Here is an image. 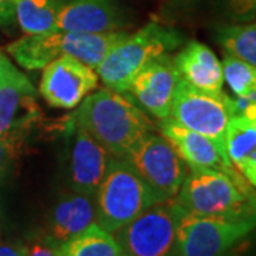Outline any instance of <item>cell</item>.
Wrapping results in <instances>:
<instances>
[{"mask_svg":"<svg viewBox=\"0 0 256 256\" xmlns=\"http://www.w3.org/2000/svg\"><path fill=\"white\" fill-rule=\"evenodd\" d=\"M234 116V98L224 92H204L182 78L176 84L170 117L180 126L212 140L224 152H226V128Z\"/></svg>","mask_w":256,"mask_h":256,"instance_id":"cell-6","label":"cell"},{"mask_svg":"<svg viewBox=\"0 0 256 256\" xmlns=\"http://www.w3.org/2000/svg\"><path fill=\"white\" fill-rule=\"evenodd\" d=\"M13 160H14V156H12L8 146L0 140V186H2V184H3L6 175H8L9 165Z\"/></svg>","mask_w":256,"mask_h":256,"instance_id":"cell-25","label":"cell"},{"mask_svg":"<svg viewBox=\"0 0 256 256\" xmlns=\"http://www.w3.org/2000/svg\"><path fill=\"white\" fill-rule=\"evenodd\" d=\"M235 102V116H242L254 127H256V92L245 97H238Z\"/></svg>","mask_w":256,"mask_h":256,"instance_id":"cell-23","label":"cell"},{"mask_svg":"<svg viewBox=\"0 0 256 256\" xmlns=\"http://www.w3.org/2000/svg\"><path fill=\"white\" fill-rule=\"evenodd\" d=\"M127 33H78V32H53L40 34V44L47 63L60 56H72L96 70L101 60Z\"/></svg>","mask_w":256,"mask_h":256,"instance_id":"cell-13","label":"cell"},{"mask_svg":"<svg viewBox=\"0 0 256 256\" xmlns=\"http://www.w3.org/2000/svg\"><path fill=\"white\" fill-rule=\"evenodd\" d=\"M230 9L239 16H245L256 9V0H228Z\"/></svg>","mask_w":256,"mask_h":256,"instance_id":"cell-26","label":"cell"},{"mask_svg":"<svg viewBox=\"0 0 256 256\" xmlns=\"http://www.w3.org/2000/svg\"><path fill=\"white\" fill-rule=\"evenodd\" d=\"M126 161L162 201L174 200L190 171L172 144L154 131L138 141Z\"/></svg>","mask_w":256,"mask_h":256,"instance_id":"cell-8","label":"cell"},{"mask_svg":"<svg viewBox=\"0 0 256 256\" xmlns=\"http://www.w3.org/2000/svg\"><path fill=\"white\" fill-rule=\"evenodd\" d=\"M0 256H26L24 245H0Z\"/></svg>","mask_w":256,"mask_h":256,"instance_id":"cell-27","label":"cell"},{"mask_svg":"<svg viewBox=\"0 0 256 256\" xmlns=\"http://www.w3.org/2000/svg\"><path fill=\"white\" fill-rule=\"evenodd\" d=\"M96 200V222L116 234L140 214L162 200L126 160L111 156Z\"/></svg>","mask_w":256,"mask_h":256,"instance_id":"cell-4","label":"cell"},{"mask_svg":"<svg viewBox=\"0 0 256 256\" xmlns=\"http://www.w3.org/2000/svg\"><path fill=\"white\" fill-rule=\"evenodd\" d=\"M8 3H12V0H0V8H3V6L8 4Z\"/></svg>","mask_w":256,"mask_h":256,"instance_id":"cell-29","label":"cell"},{"mask_svg":"<svg viewBox=\"0 0 256 256\" xmlns=\"http://www.w3.org/2000/svg\"><path fill=\"white\" fill-rule=\"evenodd\" d=\"M181 206L175 200L158 202L118 229L114 238L126 256H178L176 225Z\"/></svg>","mask_w":256,"mask_h":256,"instance_id":"cell-7","label":"cell"},{"mask_svg":"<svg viewBox=\"0 0 256 256\" xmlns=\"http://www.w3.org/2000/svg\"><path fill=\"white\" fill-rule=\"evenodd\" d=\"M172 60L181 78L188 84L204 92H222V63L206 44L192 40Z\"/></svg>","mask_w":256,"mask_h":256,"instance_id":"cell-17","label":"cell"},{"mask_svg":"<svg viewBox=\"0 0 256 256\" xmlns=\"http://www.w3.org/2000/svg\"><path fill=\"white\" fill-rule=\"evenodd\" d=\"M194 215L249 218L256 216V188L235 172L190 168L174 198Z\"/></svg>","mask_w":256,"mask_h":256,"instance_id":"cell-2","label":"cell"},{"mask_svg":"<svg viewBox=\"0 0 256 256\" xmlns=\"http://www.w3.org/2000/svg\"><path fill=\"white\" fill-rule=\"evenodd\" d=\"M184 37L175 28L148 23L134 34L126 36L111 48L96 67V73L107 88L128 92L138 72L160 56L168 54L182 44Z\"/></svg>","mask_w":256,"mask_h":256,"instance_id":"cell-3","label":"cell"},{"mask_svg":"<svg viewBox=\"0 0 256 256\" xmlns=\"http://www.w3.org/2000/svg\"><path fill=\"white\" fill-rule=\"evenodd\" d=\"M68 0H12L18 26L26 34L56 32V22Z\"/></svg>","mask_w":256,"mask_h":256,"instance_id":"cell-19","label":"cell"},{"mask_svg":"<svg viewBox=\"0 0 256 256\" xmlns=\"http://www.w3.org/2000/svg\"><path fill=\"white\" fill-rule=\"evenodd\" d=\"M37 90L18 68L0 82V140L18 158L43 117L37 106Z\"/></svg>","mask_w":256,"mask_h":256,"instance_id":"cell-9","label":"cell"},{"mask_svg":"<svg viewBox=\"0 0 256 256\" xmlns=\"http://www.w3.org/2000/svg\"><path fill=\"white\" fill-rule=\"evenodd\" d=\"M72 120L118 160H126L138 141L154 130L144 111L111 88L88 94Z\"/></svg>","mask_w":256,"mask_h":256,"instance_id":"cell-1","label":"cell"},{"mask_svg":"<svg viewBox=\"0 0 256 256\" xmlns=\"http://www.w3.org/2000/svg\"><path fill=\"white\" fill-rule=\"evenodd\" d=\"M73 141L70 148L72 191L96 196L110 164V152L84 128L72 120Z\"/></svg>","mask_w":256,"mask_h":256,"instance_id":"cell-12","label":"cell"},{"mask_svg":"<svg viewBox=\"0 0 256 256\" xmlns=\"http://www.w3.org/2000/svg\"><path fill=\"white\" fill-rule=\"evenodd\" d=\"M181 76L175 67L172 56L164 54L144 66L130 84L128 92L142 108L158 120L170 117L176 84Z\"/></svg>","mask_w":256,"mask_h":256,"instance_id":"cell-11","label":"cell"},{"mask_svg":"<svg viewBox=\"0 0 256 256\" xmlns=\"http://www.w3.org/2000/svg\"><path fill=\"white\" fill-rule=\"evenodd\" d=\"M122 256H126V255H122Z\"/></svg>","mask_w":256,"mask_h":256,"instance_id":"cell-30","label":"cell"},{"mask_svg":"<svg viewBox=\"0 0 256 256\" xmlns=\"http://www.w3.org/2000/svg\"><path fill=\"white\" fill-rule=\"evenodd\" d=\"M98 86L96 70L72 56H60L43 68L40 94L56 108L73 110Z\"/></svg>","mask_w":256,"mask_h":256,"instance_id":"cell-10","label":"cell"},{"mask_svg":"<svg viewBox=\"0 0 256 256\" xmlns=\"http://www.w3.org/2000/svg\"><path fill=\"white\" fill-rule=\"evenodd\" d=\"M26 256H60L57 252V248L48 245L47 242H33L30 245H24Z\"/></svg>","mask_w":256,"mask_h":256,"instance_id":"cell-24","label":"cell"},{"mask_svg":"<svg viewBox=\"0 0 256 256\" xmlns=\"http://www.w3.org/2000/svg\"><path fill=\"white\" fill-rule=\"evenodd\" d=\"M14 70H16V67L12 64V62H10L6 56L0 52V82H3L6 77H9L10 74L13 73Z\"/></svg>","mask_w":256,"mask_h":256,"instance_id":"cell-28","label":"cell"},{"mask_svg":"<svg viewBox=\"0 0 256 256\" xmlns=\"http://www.w3.org/2000/svg\"><path fill=\"white\" fill-rule=\"evenodd\" d=\"M121 14L116 0H68L56 22V32H118Z\"/></svg>","mask_w":256,"mask_h":256,"instance_id":"cell-16","label":"cell"},{"mask_svg":"<svg viewBox=\"0 0 256 256\" xmlns=\"http://www.w3.org/2000/svg\"><path fill=\"white\" fill-rule=\"evenodd\" d=\"M225 148L236 171L256 188V127L242 116H234L226 128Z\"/></svg>","mask_w":256,"mask_h":256,"instance_id":"cell-18","label":"cell"},{"mask_svg":"<svg viewBox=\"0 0 256 256\" xmlns=\"http://www.w3.org/2000/svg\"><path fill=\"white\" fill-rule=\"evenodd\" d=\"M224 82L236 97H245L256 92V67L225 53L222 62Z\"/></svg>","mask_w":256,"mask_h":256,"instance_id":"cell-22","label":"cell"},{"mask_svg":"<svg viewBox=\"0 0 256 256\" xmlns=\"http://www.w3.org/2000/svg\"><path fill=\"white\" fill-rule=\"evenodd\" d=\"M60 256H122L114 235L94 222L57 248Z\"/></svg>","mask_w":256,"mask_h":256,"instance_id":"cell-20","label":"cell"},{"mask_svg":"<svg viewBox=\"0 0 256 256\" xmlns=\"http://www.w3.org/2000/svg\"><path fill=\"white\" fill-rule=\"evenodd\" d=\"M218 42L225 53L256 67V23L222 26L218 28Z\"/></svg>","mask_w":256,"mask_h":256,"instance_id":"cell-21","label":"cell"},{"mask_svg":"<svg viewBox=\"0 0 256 256\" xmlns=\"http://www.w3.org/2000/svg\"><path fill=\"white\" fill-rule=\"evenodd\" d=\"M96 222L94 196L80 192H66L48 215L44 242L58 248Z\"/></svg>","mask_w":256,"mask_h":256,"instance_id":"cell-15","label":"cell"},{"mask_svg":"<svg viewBox=\"0 0 256 256\" xmlns=\"http://www.w3.org/2000/svg\"><path fill=\"white\" fill-rule=\"evenodd\" d=\"M255 229L256 216H201L181 206L176 225V252L178 256H225Z\"/></svg>","mask_w":256,"mask_h":256,"instance_id":"cell-5","label":"cell"},{"mask_svg":"<svg viewBox=\"0 0 256 256\" xmlns=\"http://www.w3.org/2000/svg\"><path fill=\"white\" fill-rule=\"evenodd\" d=\"M160 132L186 162L188 168H210L222 172H235L236 168L212 140L180 126L171 117L160 120Z\"/></svg>","mask_w":256,"mask_h":256,"instance_id":"cell-14","label":"cell"}]
</instances>
